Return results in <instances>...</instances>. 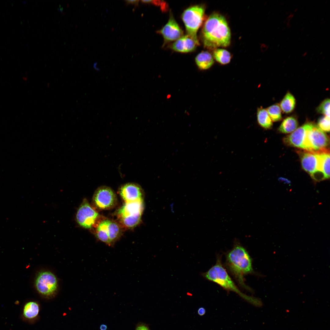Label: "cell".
Returning a JSON list of instances; mask_svg holds the SVG:
<instances>
[{
    "label": "cell",
    "instance_id": "cell-25",
    "mask_svg": "<svg viewBox=\"0 0 330 330\" xmlns=\"http://www.w3.org/2000/svg\"><path fill=\"white\" fill-rule=\"evenodd\" d=\"M330 117L324 116L320 118L318 122V126L324 131L329 132Z\"/></svg>",
    "mask_w": 330,
    "mask_h": 330
},
{
    "label": "cell",
    "instance_id": "cell-14",
    "mask_svg": "<svg viewBox=\"0 0 330 330\" xmlns=\"http://www.w3.org/2000/svg\"><path fill=\"white\" fill-rule=\"evenodd\" d=\"M143 209V200L127 202L118 210V214L120 218L132 217L142 214Z\"/></svg>",
    "mask_w": 330,
    "mask_h": 330
},
{
    "label": "cell",
    "instance_id": "cell-29",
    "mask_svg": "<svg viewBox=\"0 0 330 330\" xmlns=\"http://www.w3.org/2000/svg\"><path fill=\"white\" fill-rule=\"evenodd\" d=\"M139 1V0H127L125 1V2H126V3H127V4H134V5H135L136 6H137L138 5Z\"/></svg>",
    "mask_w": 330,
    "mask_h": 330
},
{
    "label": "cell",
    "instance_id": "cell-39",
    "mask_svg": "<svg viewBox=\"0 0 330 330\" xmlns=\"http://www.w3.org/2000/svg\"><path fill=\"white\" fill-rule=\"evenodd\" d=\"M297 10H298V9L296 8V9H295V10H294V12H296L297 11Z\"/></svg>",
    "mask_w": 330,
    "mask_h": 330
},
{
    "label": "cell",
    "instance_id": "cell-19",
    "mask_svg": "<svg viewBox=\"0 0 330 330\" xmlns=\"http://www.w3.org/2000/svg\"><path fill=\"white\" fill-rule=\"evenodd\" d=\"M108 220H104L98 225L96 230V236L101 241L111 246L108 231Z\"/></svg>",
    "mask_w": 330,
    "mask_h": 330
},
{
    "label": "cell",
    "instance_id": "cell-1",
    "mask_svg": "<svg viewBox=\"0 0 330 330\" xmlns=\"http://www.w3.org/2000/svg\"><path fill=\"white\" fill-rule=\"evenodd\" d=\"M204 46L208 49L226 47L230 42V31L226 19L222 15L214 13L205 21L202 29Z\"/></svg>",
    "mask_w": 330,
    "mask_h": 330
},
{
    "label": "cell",
    "instance_id": "cell-23",
    "mask_svg": "<svg viewBox=\"0 0 330 330\" xmlns=\"http://www.w3.org/2000/svg\"><path fill=\"white\" fill-rule=\"evenodd\" d=\"M266 110L272 121L277 122L281 119V110L278 105H271Z\"/></svg>",
    "mask_w": 330,
    "mask_h": 330
},
{
    "label": "cell",
    "instance_id": "cell-31",
    "mask_svg": "<svg viewBox=\"0 0 330 330\" xmlns=\"http://www.w3.org/2000/svg\"><path fill=\"white\" fill-rule=\"evenodd\" d=\"M294 16V14H291L289 15L285 19L287 22L290 21V20L293 18Z\"/></svg>",
    "mask_w": 330,
    "mask_h": 330
},
{
    "label": "cell",
    "instance_id": "cell-41",
    "mask_svg": "<svg viewBox=\"0 0 330 330\" xmlns=\"http://www.w3.org/2000/svg\"><path fill=\"white\" fill-rule=\"evenodd\" d=\"M285 27H284V28H283V30H284V29H285Z\"/></svg>",
    "mask_w": 330,
    "mask_h": 330
},
{
    "label": "cell",
    "instance_id": "cell-20",
    "mask_svg": "<svg viewBox=\"0 0 330 330\" xmlns=\"http://www.w3.org/2000/svg\"><path fill=\"white\" fill-rule=\"evenodd\" d=\"M295 103V99L294 97L288 92L286 94L281 101L280 107L283 112L286 113H288L292 112L294 110Z\"/></svg>",
    "mask_w": 330,
    "mask_h": 330
},
{
    "label": "cell",
    "instance_id": "cell-33",
    "mask_svg": "<svg viewBox=\"0 0 330 330\" xmlns=\"http://www.w3.org/2000/svg\"><path fill=\"white\" fill-rule=\"evenodd\" d=\"M286 27L288 28H289L291 27V24H290L289 21H288L286 23Z\"/></svg>",
    "mask_w": 330,
    "mask_h": 330
},
{
    "label": "cell",
    "instance_id": "cell-26",
    "mask_svg": "<svg viewBox=\"0 0 330 330\" xmlns=\"http://www.w3.org/2000/svg\"><path fill=\"white\" fill-rule=\"evenodd\" d=\"M141 2L145 3H151L160 7L163 11H166L168 9V6L167 3L160 0H141Z\"/></svg>",
    "mask_w": 330,
    "mask_h": 330
},
{
    "label": "cell",
    "instance_id": "cell-9",
    "mask_svg": "<svg viewBox=\"0 0 330 330\" xmlns=\"http://www.w3.org/2000/svg\"><path fill=\"white\" fill-rule=\"evenodd\" d=\"M93 200L98 208L107 209L115 205L117 199L115 194L111 188L104 186L99 188L96 191Z\"/></svg>",
    "mask_w": 330,
    "mask_h": 330
},
{
    "label": "cell",
    "instance_id": "cell-18",
    "mask_svg": "<svg viewBox=\"0 0 330 330\" xmlns=\"http://www.w3.org/2000/svg\"><path fill=\"white\" fill-rule=\"evenodd\" d=\"M257 119L259 124L265 129H271L273 123L266 110L262 108H258L257 111Z\"/></svg>",
    "mask_w": 330,
    "mask_h": 330
},
{
    "label": "cell",
    "instance_id": "cell-8",
    "mask_svg": "<svg viewBox=\"0 0 330 330\" xmlns=\"http://www.w3.org/2000/svg\"><path fill=\"white\" fill-rule=\"evenodd\" d=\"M311 123H307L296 129L291 134L284 138L283 141L288 146L306 150L307 143V132Z\"/></svg>",
    "mask_w": 330,
    "mask_h": 330
},
{
    "label": "cell",
    "instance_id": "cell-30",
    "mask_svg": "<svg viewBox=\"0 0 330 330\" xmlns=\"http://www.w3.org/2000/svg\"><path fill=\"white\" fill-rule=\"evenodd\" d=\"M205 309L203 307L200 308L198 310V314L200 316L204 315L205 314Z\"/></svg>",
    "mask_w": 330,
    "mask_h": 330
},
{
    "label": "cell",
    "instance_id": "cell-4",
    "mask_svg": "<svg viewBox=\"0 0 330 330\" xmlns=\"http://www.w3.org/2000/svg\"><path fill=\"white\" fill-rule=\"evenodd\" d=\"M204 12L203 6L195 5L186 9L182 15L187 35L196 40H198L197 32L202 24Z\"/></svg>",
    "mask_w": 330,
    "mask_h": 330
},
{
    "label": "cell",
    "instance_id": "cell-32",
    "mask_svg": "<svg viewBox=\"0 0 330 330\" xmlns=\"http://www.w3.org/2000/svg\"><path fill=\"white\" fill-rule=\"evenodd\" d=\"M107 326L105 324H101L100 326V330H107Z\"/></svg>",
    "mask_w": 330,
    "mask_h": 330
},
{
    "label": "cell",
    "instance_id": "cell-21",
    "mask_svg": "<svg viewBox=\"0 0 330 330\" xmlns=\"http://www.w3.org/2000/svg\"><path fill=\"white\" fill-rule=\"evenodd\" d=\"M120 230L119 227L117 223L109 220L108 231L111 246L113 245L119 237Z\"/></svg>",
    "mask_w": 330,
    "mask_h": 330
},
{
    "label": "cell",
    "instance_id": "cell-34",
    "mask_svg": "<svg viewBox=\"0 0 330 330\" xmlns=\"http://www.w3.org/2000/svg\"><path fill=\"white\" fill-rule=\"evenodd\" d=\"M326 21H325V20L324 21V19L323 18H322L321 19V24H324L325 23H326Z\"/></svg>",
    "mask_w": 330,
    "mask_h": 330
},
{
    "label": "cell",
    "instance_id": "cell-6",
    "mask_svg": "<svg viewBox=\"0 0 330 330\" xmlns=\"http://www.w3.org/2000/svg\"><path fill=\"white\" fill-rule=\"evenodd\" d=\"M35 285L39 293L45 296H50L57 289V280L52 273L43 271L38 274L35 281Z\"/></svg>",
    "mask_w": 330,
    "mask_h": 330
},
{
    "label": "cell",
    "instance_id": "cell-40",
    "mask_svg": "<svg viewBox=\"0 0 330 330\" xmlns=\"http://www.w3.org/2000/svg\"><path fill=\"white\" fill-rule=\"evenodd\" d=\"M328 2V0L326 1V2H325V4H326V3H327Z\"/></svg>",
    "mask_w": 330,
    "mask_h": 330
},
{
    "label": "cell",
    "instance_id": "cell-7",
    "mask_svg": "<svg viewBox=\"0 0 330 330\" xmlns=\"http://www.w3.org/2000/svg\"><path fill=\"white\" fill-rule=\"evenodd\" d=\"M308 138L312 152H321L328 150L326 148L329 143L328 137L317 125L312 123L308 131Z\"/></svg>",
    "mask_w": 330,
    "mask_h": 330
},
{
    "label": "cell",
    "instance_id": "cell-37",
    "mask_svg": "<svg viewBox=\"0 0 330 330\" xmlns=\"http://www.w3.org/2000/svg\"><path fill=\"white\" fill-rule=\"evenodd\" d=\"M304 29H305L304 27H302L301 29V31H303L304 30Z\"/></svg>",
    "mask_w": 330,
    "mask_h": 330
},
{
    "label": "cell",
    "instance_id": "cell-12",
    "mask_svg": "<svg viewBox=\"0 0 330 330\" xmlns=\"http://www.w3.org/2000/svg\"><path fill=\"white\" fill-rule=\"evenodd\" d=\"M119 192L125 203L143 200L142 191L140 186L136 184H125L121 186Z\"/></svg>",
    "mask_w": 330,
    "mask_h": 330
},
{
    "label": "cell",
    "instance_id": "cell-13",
    "mask_svg": "<svg viewBox=\"0 0 330 330\" xmlns=\"http://www.w3.org/2000/svg\"><path fill=\"white\" fill-rule=\"evenodd\" d=\"M199 45L198 40L186 35H183L174 42L171 45V48L177 52L188 53L194 50Z\"/></svg>",
    "mask_w": 330,
    "mask_h": 330
},
{
    "label": "cell",
    "instance_id": "cell-11",
    "mask_svg": "<svg viewBox=\"0 0 330 330\" xmlns=\"http://www.w3.org/2000/svg\"><path fill=\"white\" fill-rule=\"evenodd\" d=\"M167 42L176 41L183 36V31L170 13L167 23L159 31Z\"/></svg>",
    "mask_w": 330,
    "mask_h": 330
},
{
    "label": "cell",
    "instance_id": "cell-28",
    "mask_svg": "<svg viewBox=\"0 0 330 330\" xmlns=\"http://www.w3.org/2000/svg\"><path fill=\"white\" fill-rule=\"evenodd\" d=\"M278 180L279 181L283 182L285 184H291V181L290 180L287 178L283 177H281L279 178H278Z\"/></svg>",
    "mask_w": 330,
    "mask_h": 330
},
{
    "label": "cell",
    "instance_id": "cell-3",
    "mask_svg": "<svg viewBox=\"0 0 330 330\" xmlns=\"http://www.w3.org/2000/svg\"><path fill=\"white\" fill-rule=\"evenodd\" d=\"M201 274L206 279L216 283L228 291L236 293L251 304L258 307L262 306L259 299L246 295L239 290L223 266L220 257L218 258L214 266Z\"/></svg>",
    "mask_w": 330,
    "mask_h": 330
},
{
    "label": "cell",
    "instance_id": "cell-27",
    "mask_svg": "<svg viewBox=\"0 0 330 330\" xmlns=\"http://www.w3.org/2000/svg\"><path fill=\"white\" fill-rule=\"evenodd\" d=\"M135 330H150L148 327L144 324L139 323L136 326Z\"/></svg>",
    "mask_w": 330,
    "mask_h": 330
},
{
    "label": "cell",
    "instance_id": "cell-5",
    "mask_svg": "<svg viewBox=\"0 0 330 330\" xmlns=\"http://www.w3.org/2000/svg\"><path fill=\"white\" fill-rule=\"evenodd\" d=\"M302 167L315 181L319 182L324 180L319 171V152L309 151L300 154Z\"/></svg>",
    "mask_w": 330,
    "mask_h": 330
},
{
    "label": "cell",
    "instance_id": "cell-22",
    "mask_svg": "<svg viewBox=\"0 0 330 330\" xmlns=\"http://www.w3.org/2000/svg\"><path fill=\"white\" fill-rule=\"evenodd\" d=\"M214 57L219 63L222 64L229 63L231 59V55L227 50L221 49H217L214 51Z\"/></svg>",
    "mask_w": 330,
    "mask_h": 330
},
{
    "label": "cell",
    "instance_id": "cell-15",
    "mask_svg": "<svg viewBox=\"0 0 330 330\" xmlns=\"http://www.w3.org/2000/svg\"><path fill=\"white\" fill-rule=\"evenodd\" d=\"M195 62L198 68L202 70H206L211 67L214 63L212 55L207 51H203L195 58Z\"/></svg>",
    "mask_w": 330,
    "mask_h": 330
},
{
    "label": "cell",
    "instance_id": "cell-38",
    "mask_svg": "<svg viewBox=\"0 0 330 330\" xmlns=\"http://www.w3.org/2000/svg\"><path fill=\"white\" fill-rule=\"evenodd\" d=\"M284 3H285V2H282L281 3V4H280V5H284Z\"/></svg>",
    "mask_w": 330,
    "mask_h": 330
},
{
    "label": "cell",
    "instance_id": "cell-17",
    "mask_svg": "<svg viewBox=\"0 0 330 330\" xmlns=\"http://www.w3.org/2000/svg\"><path fill=\"white\" fill-rule=\"evenodd\" d=\"M297 119L293 116L287 117L284 120L279 128V131L283 133H291L297 129L298 126Z\"/></svg>",
    "mask_w": 330,
    "mask_h": 330
},
{
    "label": "cell",
    "instance_id": "cell-35",
    "mask_svg": "<svg viewBox=\"0 0 330 330\" xmlns=\"http://www.w3.org/2000/svg\"><path fill=\"white\" fill-rule=\"evenodd\" d=\"M307 52L306 51L302 54V57L306 56L307 55Z\"/></svg>",
    "mask_w": 330,
    "mask_h": 330
},
{
    "label": "cell",
    "instance_id": "cell-36",
    "mask_svg": "<svg viewBox=\"0 0 330 330\" xmlns=\"http://www.w3.org/2000/svg\"><path fill=\"white\" fill-rule=\"evenodd\" d=\"M292 13L291 12L288 11V12H286L285 13V14L287 15H290V14H291Z\"/></svg>",
    "mask_w": 330,
    "mask_h": 330
},
{
    "label": "cell",
    "instance_id": "cell-10",
    "mask_svg": "<svg viewBox=\"0 0 330 330\" xmlns=\"http://www.w3.org/2000/svg\"><path fill=\"white\" fill-rule=\"evenodd\" d=\"M98 215V213L90 206L87 200L85 199L77 211L76 219L81 226L89 229L94 224Z\"/></svg>",
    "mask_w": 330,
    "mask_h": 330
},
{
    "label": "cell",
    "instance_id": "cell-16",
    "mask_svg": "<svg viewBox=\"0 0 330 330\" xmlns=\"http://www.w3.org/2000/svg\"><path fill=\"white\" fill-rule=\"evenodd\" d=\"M39 311V306L37 302L34 301L29 302L24 306L22 316L27 320H34L38 316Z\"/></svg>",
    "mask_w": 330,
    "mask_h": 330
},
{
    "label": "cell",
    "instance_id": "cell-2",
    "mask_svg": "<svg viewBox=\"0 0 330 330\" xmlns=\"http://www.w3.org/2000/svg\"><path fill=\"white\" fill-rule=\"evenodd\" d=\"M227 266L239 285L249 290L251 289L244 282V277L254 272L251 258L247 250L239 244L235 245L226 256Z\"/></svg>",
    "mask_w": 330,
    "mask_h": 330
},
{
    "label": "cell",
    "instance_id": "cell-24",
    "mask_svg": "<svg viewBox=\"0 0 330 330\" xmlns=\"http://www.w3.org/2000/svg\"><path fill=\"white\" fill-rule=\"evenodd\" d=\"M318 113L330 117V100L327 99L323 101L317 108Z\"/></svg>",
    "mask_w": 330,
    "mask_h": 330
}]
</instances>
